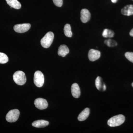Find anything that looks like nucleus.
Here are the masks:
<instances>
[{
    "label": "nucleus",
    "instance_id": "nucleus-1",
    "mask_svg": "<svg viewBox=\"0 0 133 133\" xmlns=\"http://www.w3.org/2000/svg\"><path fill=\"white\" fill-rule=\"evenodd\" d=\"M125 116L123 115L120 114L113 116L108 120V125L111 127H116L121 125L125 121Z\"/></svg>",
    "mask_w": 133,
    "mask_h": 133
},
{
    "label": "nucleus",
    "instance_id": "nucleus-2",
    "mask_svg": "<svg viewBox=\"0 0 133 133\" xmlns=\"http://www.w3.org/2000/svg\"><path fill=\"white\" fill-rule=\"evenodd\" d=\"M54 37V33L51 31L48 32L41 39V45L46 49L49 48L52 43Z\"/></svg>",
    "mask_w": 133,
    "mask_h": 133
},
{
    "label": "nucleus",
    "instance_id": "nucleus-3",
    "mask_svg": "<svg viewBox=\"0 0 133 133\" xmlns=\"http://www.w3.org/2000/svg\"><path fill=\"white\" fill-rule=\"evenodd\" d=\"M13 79L15 83L18 85H23L26 83V75L25 73L21 71H18L15 72L13 75Z\"/></svg>",
    "mask_w": 133,
    "mask_h": 133
},
{
    "label": "nucleus",
    "instance_id": "nucleus-4",
    "mask_svg": "<svg viewBox=\"0 0 133 133\" xmlns=\"http://www.w3.org/2000/svg\"><path fill=\"white\" fill-rule=\"evenodd\" d=\"M44 76L42 72L39 71L35 72L34 74V82L37 87H41L44 83Z\"/></svg>",
    "mask_w": 133,
    "mask_h": 133
},
{
    "label": "nucleus",
    "instance_id": "nucleus-5",
    "mask_svg": "<svg viewBox=\"0 0 133 133\" xmlns=\"http://www.w3.org/2000/svg\"><path fill=\"white\" fill-rule=\"evenodd\" d=\"M20 115V112L17 109L10 110L6 115V120L9 122H14L16 121Z\"/></svg>",
    "mask_w": 133,
    "mask_h": 133
},
{
    "label": "nucleus",
    "instance_id": "nucleus-6",
    "mask_svg": "<svg viewBox=\"0 0 133 133\" xmlns=\"http://www.w3.org/2000/svg\"><path fill=\"white\" fill-rule=\"evenodd\" d=\"M31 27L29 23L17 24L14 26V30L16 32L19 33H23L29 30Z\"/></svg>",
    "mask_w": 133,
    "mask_h": 133
},
{
    "label": "nucleus",
    "instance_id": "nucleus-7",
    "mask_svg": "<svg viewBox=\"0 0 133 133\" xmlns=\"http://www.w3.org/2000/svg\"><path fill=\"white\" fill-rule=\"evenodd\" d=\"M34 104L37 108L41 110L46 109L48 106L47 100L42 98H37L35 101Z\"/></svg>",
    "mask_w": 133,
    "mask_h": 133
},
{
    "label": "nucleus",
    "instance_id": "nucleus-8",
    "mask_svg": "<svg viewBox=\"0 0 133 133\" xmlns=\"http://www.w3.org/2000/svg\"><path fill=\"white\" fill-rule=\"evenodd\" d=\"M101 56V52L99 51L93 49L90 50L88 52V57L91 62L97 60Z\"/></svg>",
    "mask_w": 133,
    "mask_h": 133
},
{
    "label": "nucleus",
    "instance_id": "nucleus-9",
    "mask_svg": "<svg viewBox=\"0 0 133 133\" xmlns=\"http://www.w3.org/2000/svg\"><path fill=\"white\" fill-rule=\"evenodd\" d=\"M91 18V14L88 9H84L81 11V20L83 23L89 21Z\"/></svg>",
    "mask_w": 133,
    "mask_h": 133
},
{
    "label": "nucleus",
    "instance_id": "nucleus-10",
    "mask_svg": "<svg viewBox=\"0 0 133 133\" xmlns=\"http://www.w3.org/2000/svg\"><path fill=\"white\" fill-rule=\"evenodd\" d=\"M95 84L96 88L98 90L104 91L106 90V86L103 82L101 77H98L95 80Z\"/></svg>",
    "mask_w": 133,
    "mask_h": 133
},
{
    "label": "nucleus",
    "instance_id": "nucleus-11",
    "mask_svg": "<svg viewBox=\"0 0 133 133\" xmlns=\"http://www.w3.org/2000/svg\"><path fill=\"white\" fill-rule=\"evenodd\" d=\"M72 95L74 98H77L80 97L81 94L80 89L77 83H74L71 86Z\"/></svg>",
    "mask_w": 133,
    "mask_h": 133
},
{
    "label": "nucleus",
    "instance_id": "nucleus-12",
    "mask_svg": "<svg viewBox=\"0 0 133 133\" xmlns=\"http://www.w3.org/2000/svg\"><path fill=\"white\" fill-rule=\"evenodd\" d=\"M122 14L125 16H129L133 15V5H129L124 7L121 11Z\"/></svg>",
    "mask_w": 133,
    "mask_h": 133
},
{
    "label": "nucleus",
    "instance_id": "nucleus-13",
    "mask_svg": "<svg viewBox=\"0 0 133 133\" xmlns=\"http://www.w3.org/2000/svg\"><path fill=\"white\" fill-rule=\"evenodd\" d=\"M90 109L87 108L83 110L79 115L78 117V119L80 121H84L88 118L90 115Z\"/></svg>",
    "mask_w": 133,
    "mask_h": 133
},
{
    "label": "nucleus",
    "instance_id": "nucleus-14",
    "mask_svg": "<svg viewBox=\"0 0 133 133\" xmlns=\"http://www.w3.org/2000/svg\"><path fill=\"white\" fill-rule=\"evenodd\" d=\"M69 52V48L66 45L64 44L61 45L58 48V54L59 56H61L62 57H65Z\"/></svg>",
    "mask_w": 133,
    "mask_h": 133
},
{
    "label": "nucleus",
    "instance_id": "nucleus-15",
    "mask_svg": "<svg viewBox=\"0 0 133 133\" xmlns=\"http://www.w3.org/2000/svg\"><path fill=\"white\" fill-rule=\"evenodd\" d=\"M49 124V122L43 120L36 121L32 123L33 127L37 128H42L47 127Z\"/></svg>",
    "mask_w": 133,
    "mask_h": 133
},
{
    "label": "nucleus",
    "instance_id": "nucleus-16",
    "mask_svg": "<svg viewBox=\"0 0 133 133\" xmlns=\"http://www.w3.org/2000/svg\"><path fill=\"white\" fill-rule=\"evenodd\" d=\"M8 5L15 9H19L21 8V3L17 0H6Z\"/></svg>",
    "mask_w": 133,
    "mask_h": 133
},
{
    "label": "nucleus",
    "instance_id": "nucleus-17",
    "mask_svg": "<svg viewBox=\"0 0 133 133\" xmlns=\"http://www.w3.org/2000/svg\"><path fill=\"white\" fill-rule=\"evenodd\" d=\"M114 35V33L112 30L108 29H105L102 33V36L105 38H111Z\"/></svg>",
    "mask_w": 133,
    "mask_h": 133
},
{
    "label": "nucleus",
    "instance_id": "nucleus-18",
    "mask_svg": "<svg viewBox=\"0 0 133 133\" xmlns=\"http://www.w3.org/2000/svg\"><path fill=\"white\" fill-rule=\"evenodd\" d=\"M64 31L65 35L67 37H71L72 36V33L71 30V28L70 24H66L65 25Z\"/></svg>",
    "mask_w": 133,
    "mask_h": 133
},
{
    "label": "nucleus",
    "instance_id": "nucleus-19",
    "mask_svg": "<svg viewBox=\"0 0 133 133\" xmlns=\"http://www.w3.org/2000/svg\"><path fill=\"white\" fill-rule=\"evenodd\" d=\"M9 61L8 57L5 53L0 52V64H5Z\"/></svg>",
    "mask_w": 133,
    "mask_h": 133
},
{
    "label": "nucleus",
    "instance_id": "nucleus-20",
    "mask_svg": "<svg viewBox=\"0 0 133 133\" xmlns=\"http://www.w3.org/2000/svg\"><path fill=\"white\" fill-rule=\"evenodd\" d=\"M104 43L109 47H114L117 45V42L114 40L108 39L104 41Z\"/></svg>",
    "mask_w": 133,
    "mask_h": 133
},
{
    "label": "nucleus",
    "instance_id": "nucleus-21",
    "mask_svg": "<svg viewBox=\"0 0 133 133\" xmlns=\"http://www.w3.org/2000/svg\"><path fill=\"white\" fill-rule=\"evenodd\" d=\"M125 56L130 62L133 63V52H128L125 53Z\"/></svg>",
    "mask_w": 133,
    "mask_h": 133
},
{
    "label": "nucleus",
    "instance_id": "nucleus-22",
    "mask_svg": "<svg viewBox=\"0 0 133 133\" xmlns=\"http://www.w3.org/2000/svg\"><path fill=\"white\" fill-rule=\"evenodd\" d=\"M54 4L56 6L61 7L63 5V0H52Z\"/></svg>",
    "mask_w": 133,
    "mask_h": 133
},
{
    "label": "nucleus",
    "instance_id": "nucleus-23",
    "mask_svg": "<svg viewBox=\"0 0 133 133\" xmlns=\"http://www.w3.org/2000/svg\"><path fill=\"white\" fill-rule=\"evenodd\" d=\"M129 35L133 37V28L131 30V31H130Z\"/></svg>",
    "mask_w": 133,
    "mask_h": 133
},
{
    "label": "nucleus",
    "instance_id": "nucleus-24",
    "mask_svg": "<svg viewBox=\"0 0 133 133\" xmlns=\"http://www.w3.org/2000/svg\"><path fill=\"white\" fill-rule=\"evenodd\" d=\"M118 1V0H111V1L113 3H116Z\"/></svg>",
    "mask_w": 133,
    "mask_h": 133
},
{
    "label": "nucleus",
    "instance_id": "nucleus-25",
    "mask_svg": "<svg viewBox=\"0 0 133 133\" xmlns=\"http://www.w3.org/2000/svg\"><path fill=\"white\" fill-rule=\"evenodd\" d=\"M132 87H133V83L132 84Z\"/></svg>",
    "mask_w": 133,
    "mask_h": 133
},
{
    "label": "nucleus",
    "instance_id": "nucleus-26",
    "mask_svg": "<svg viewBox=\"0 0 133 133\" xmlns=\"http://www.w3.org/2000/svg\"></svg>",
    "mask_w": 133,
    "mask_h": 133
}]
</instances>
